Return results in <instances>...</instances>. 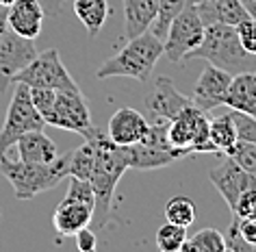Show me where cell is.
Wrapping results in <instances>:
<instances>
[{"instance_id":"14","label":"cell","mask_w":256,"mask_h":252,"mask_svg":"<svg viewBox=\"0 0 256 252\" xmlns=\"http://www.w3.org/2000/svg\"><path fill=\"white\" fill-rule=\"evenodd\" d=\"M148 128L150 122L144 118V113H139L132 107H120L108 120L106 137L118 146H132L146 137Z\"/></svg>"},{"instance_id":"4","label":"cell","mask_w":256,"mask_h":252,"mask_svg":"<svg viewBox=\"0 0 256 252\" xmlns=\"http://www.w3.org/2000/svg\"><path fill=\"white\" fill-rule=\"evenodd\" d=\"M250 57L252 55L239 42L236 27H230V24H208L200 46L184 55L182 61L202 59V61H208L210 66L226 70L230 74H239V72H248Z\"/></svg>"},{"instance_id":"41","label":"cell","mask_w":256,"mask_h":252,"mask_svg":"<svg viewBox=\"0 0 256 252\" xmlns=\"http://www.w3.org/2000/svg\"><path fill=\"white\" fill-rule=\"evenodd\" d=\"M0 154H2V152H0Z\"/></svg>"},{"instance_id":"29","label":"cell","mask_w":256,"mask_h":252,"mask_svg":"<svg viewBox=\"0 0 256 252\" xmlns=\"http://www.w3.org/2000/svg\"><path fill=\"white\" fill-rule=\"evenodd\" d=\"M222 154H228L234 163H239L246 172H250V174H254L256 176V141L236 139L234 144Z\"/></svg>"},{"instance_id":"31","label":"cell","mask_w":256,"mask_h":252,"mask_svg":"<svg viewBox=\"0 0 256 252\" xmlns=\"http://www.w3.org/2000/svg\"><path fill=\"white\" fill-rule=\"evenodd\" d=\"M236 35H239L241 46L252 57H256V18L250 16L243 22L236 24Z\"/></svg>"},{"instance_id":"18","label":"cell","mask_w":256,"mask_h":252,"mask_svg":"<svg viewBox=\"0 0 256 252\" xmlns=\"http://www.w3.org/2000/svg\"><path fill=\"white\" fill-rule=\"evenodd\" d=\"M18 150V159L28 161V163H50L59 157V148L46 133L42 131H28L14 144Z\"/></svg>"},{"instance_id":"33","label":"cell","mask_w":256,"mask_h":252,"mask_svg":"<svg viewBox=\"0 0 256 252\" xmlns=\"http://www.w3.org/2000/svg\"><path fill=\"white\" fill-rule=\"evenodd\" d=\"M256 209V187H250L236 198V202L232 206V215L234 217H250L252 211Z\"/></svg>"},{"instance_id":"13","label":"cell","mask_w":256,"mask_h":252,"mask_svg":"<svg viewBox=\"0 0 256 252\" xmlns=\"http://www.w3.org/2000/svg\"><path fill=\"white\" fill-rule=\"evenodd\" d=\"M230 81H232V74L208 63V66L202 70L200 79L196 81L194 96H191L194 105L200 107L202 111H213V109L222 107L224 100H226Z\"/></svg>"},{"instance_id":"11","label":"cell","mask_w":256,"mask_h":252,"mask_svg":"<svg viewBox=\"0 0 256 252\" xmlns=\"http://www.w3.org/2000/svg\"><path fill=\"white\" fill-rule=\"evenodd\" d=\"M208 178H210V183L215 185V189L222 193V198L226 200L230 211H232L236 198H239L243 191L250 189V187H256L254 174L246 172L239 163H234L228 154H222L220 165H215L213 170L208 172Z\"/></svg>"},{"instance_id":"27","label":"cell","mask_w":256,"mask_h":252,"mask_svg":"<svg viewBox=\"0 0 256 252\" xmlns=\"http://www.w3.org/2000/svg\"><path fill=\"white\" fill-rule=\"evenodd\" d=\"M165 222L189 228L196 222V204L187 196H174L165 204Z\"/></svg>"},{"instance_id":"3","label":"cell","mask_w":256,"mask_h":252,"mask_svg":"<svg viewBox=\"0 0 256 252\" xmlns=\"http://www.w3.org/2000/svg\"><path fill=\"white\" fill-rule=\"evenodd\" d=\"M0 172L11 183L18 200H30L48 189H54L63 178L70 176V154H59L50 163H28L2 152Z\"/></svg>"},{"instance_id":"21","label":"cell","mask_w":256,"mask_h":252,"mask_svg":"<svg viewBox=\"0 0 256 252\" xmlns=\"http://www.w3.org/2000/svg\"><path fill=\"white\" fill-rule=\"evenodd\" d=\"M158 14L156 0H124V20H126V40L137 37L150 31Z\"/></svg>"},{"instance_id":"9","label":"cell","mask_w":256,"mask_h":252,"mask_svg":"<svg viewBox=\"0 0 256 252\" xmlns=\"http://www.w3.org/2000/svg\"><path fill=\"white\" fill-rule=\"evenodd\" d=\"M204 31H206V27H204L200 16H198L196 5H191V7L180 11V14L172 20L168 35H165V40H163V55L168 57V61L180 63L184 59V55L200 46Z\"/></svg>"},{"instance_id":"1","label":"cell","mask_w":256,"mask_h":252,"mask_svg":"<svg viewBox=\"0 0 256 252\" xmlns=\"http://www.w3.org/2000/svg\"><path fill=\"white\" fill-rule=\"evenodd\" d=\"M92 139L96 144V165L92 178H89L96 193L92 224L100 230L111 219L115 189H118V183L124 176V172L130 170V167H128L126 146H118L115 141L106 137V133H98V131L92 133Z\"/></svg>"},{"instance_id":"26","label":"cell","mask_w":256,"mask_h":252,"mask_svg":"<svg viewBox=\"0 0 256 252\" xmlns=\"http://www.w3.org/2000/svg\"><path fill=\"white\" fill-rule=\"evenodd\" d=\"M182 252H226V239L215 228H200L196 235L187 237Z\"/></svg>"},{"instance_id":"23","label":"cell","mask_w":256,"mask_h":252,"mask_svg":"<svg viewBox=\"0 0 256 252\" xmlns=\"http://www.w3.org/2000/svg\"><path fill=\"white\" fill-rule=\"evenodd\" d=\"M208 135H210V141L215 144L217 148V154L226 152L230 146L236 141V126H234V120L232 115L228 113H217L215 118L208 120Z\"/></svg>"},{"instance_id":"32","label":"cell","mask_w":256,"mask_h":252,"mask_svg":"<svg viewBox=\"0 0 256 252\" xmlns=\"http://www.w3.org/2000/svg\"><path fill=\"white\" fill-rule=\"evenodd\" d=\"M56 92H59V89H48V87H28L30 100H33V105H35L37 111H40L42 118L50 111V109H52L54 98H56Z\"/></svg>"},{"instance_id":"25","label":"cell","mask_w":256,"mask_h":252,"mask_svg":"<svg viewBox=\"0 0 256 252\" xmlns=\"http://www.w3.org/2000/svg\"><path fill=\"white\" fill-rule=\"evenodd\" d=\"M156 3H158V14H156L154 24H152V33L156 37H161V40H165L172 20H174L180 11L191 7V5H198L200 0H156Z\"/></svg>"},{"instance_id":"24","label":"cell","mask_w":256,"mask_h":252,"mask_svg":"<svg viewBox=\"0 0 256 252\" xmlns=\"http://www.w3.org/2000/svg\"><path fill=\"white\" fill-rule=\"evenodd\" d=\"M94 165H96V144L92 135H89V137H85V144L78 146L74 152H70V176L89 180Z\"/></svg>"},{"instance_id":"16","label":"cell","mask_w":256,"mask_h":252,"mask_svg":"<svg viewBox=\"0 0 256 252\" xmlns=\"http://www.w3.org/2000/svg\"><path fill=\"white\" fill-rule=\"evenodd\" d=\"M44 18H46V11L40 0H16L11 7H7V27L28 40L40 37Z\"/></svg>"},{"instance_id":"19","label":"cell","mask_w":256,"mask_h":252,"mask_svg":"<svg viewBox=\"0 0 256 252\" xmlns=\"http://www.w3.org/2000/svg\"><path fill=\"white\" fill-rule=\"evenodd\" d=\"M224 105L232 109V111H241L256 118V74L254 72L232 74Z\"/></svg>"},{"instance_id":"39","label":"cell","mask_w":256,"mask_h":252,"mask_svg":"<svg viewBox=\"0 0 256 252\" xmlns=\"http://www.w3.org/2000/svg\"><path fill=\"white\" fill-rule=\"evenodd\" d=\"M250 217H254V219H256V209L252 211V215H250Z\"/></svg>"},{"instance_id":"5","label":"cell","mask_w":256,"mask_h":252,"mask_svg":"<svg viewBox=\"0 0 256 252\" xmlns=\"http://www.w3.org/2000/svg\"><path fill=\"white\" fill-rule=\"evenodd\" d=\"M168 141L174 150H180L184 157L198 152H217L208 135V118L200 107L189 105L174 120L168 122Z\"/></svg>"},{"instance_id":"38","label":"cell","mask_w":256,"mask_h":252,"mask_svg":"<svg viewBox=\"0 0 256 252\" xmlns=\"http://www.w3.org/2000/svg\"><path fill=\"white\" fill-rule=\"evenodd\" d=\"M243 5H246L248 14L252 18H256V0H243Z\"/></svg>"},{"instance_id":"7","label":"cell","mask_w":256,"mask_h":252,"mask_svg":"<svg viewBox=\"0 0 256 252\" xmlns=\"http://www.w3.org/2000/svg\"><path fill=\"white\" fill-rule=\"evenodd\" d=\"M44 122L61 131L78 133L82 137H89L96 131L87 100L80 94V89H59L52 109L44 115Z\"/></svg>"},{"instance_id":"35","label":"cell","mask_w":256,"mask_h":252,"mask_svg":"<svg viewBox=\"0 0 256 252\" xmlns=\"http://www.w3.org/2000/svg\"><path fill=\"white\" fill-rule=\"evenodd\" d=\"M74 239H76V248L80 252H94L96 245H98V235H96V230H92L89 226L80 228L74 235Z\"/></svg>"},{"instance_id":"36","label":"cell","mask_w":256,"mask_h":252,"mask_svg":"<svg viewBox=\"0 0 256 252\" xmlns=\"http://www.w3.org/2000/svg\"><path fill=\"white\" fill-rule=\"evenodd\" d=\"M234 219H236V230H239V235L256 250V219L254 217H234Z\"/></svg>"},{"instance_id":"6","label":"cell","mask_w":256,"mask_h":252,"mask_svg":"<svg viewBox=\"0 0 256 252\" xmlns=\"http://www.w3.org/2000/svg\"><path fill=\"white\" fill-rule=\"evenodd\" d=\"M46 122L35 109L33 100L28 94V85L16 83L14 96H11V105L7 109V118H4L2 131H0V152H7L9 148L28 131H42Z\"/></svg>"},{"instance_id":"30","label":"cell","mask_w":256,"mask_h":252,"mask_svg":"<svg viewBox=\"0 0 256 252\" xmlns=\"http://www.w3.org/2000/svg\"><path fill=\"white\" fill-rule=\"evenodd\" d=\"M230 115H232L234 126H236V139L256 141V118L241 111H232V109H230Z\"/></svg>"},{"instance_id":"40","label":"cell","mask_w":256,"mask_h":252,"mask_svg":"<svg viewBox=\"0 0 256 252\" xmlns=\"http://www.w3.org/2000/svg\"><path fill=\"white\" fill-rule=\"evenodd\" d=\"M0 222H2V211H0Z\"/></svg>"},{"instance_id":"37","label":"cell","mask_w":256,"mask_h":252,"mask_svg":"<svg viewBox=\"0 0 256 252\" xmlns=\"http://www.w3.org/2000/svg\"><path fill=\"white\" fill-rule=\"evenodd\" d=\"M63 3H68V0H46V5H44V11H46V16L56 18V16L61 14Z\"/></svg>"},{"instance_id":"10","label":"cell","mask_w":256,"mask_h":252,"mask_svg":"<svg viewBox=\"0 0 256 252\" xmlns=\"http://www.w3.org/2000/svg\"><path fill=\"white\" fill-rule=\"evenodd\" d=\"M37 57L35 44L28 37H22L7 29L0 37V98L14 85V76L22 72Z\"/></svg>"},{"instance_id":"17","label":"cell","mask_w":256,"mask_h":252,"mask_svg":"<svg viewBox=\"0 0 256 252\" xmlns=\"http://www.w3.org/2000/svg\"><path fill=\"white\" fill-rule=\"evenodd\" d=\"M198 16L204 27L208 24H230L236 27L246 18H250L243 0H200L196 5Z\"/></svg>"},{"instance_id":"34","label":"cell","mask_w":256,"mask_h":252,"mask_svg":"<svg viewBox=\"0 0 256 252\" xmlns=\"http://www.w3.org/2000/svg\"><path fill=\"white\" fill-rule=\"evenodd\" d=\"M224 239H226V252H254L252 245H250L246 239L239 235V230H236V219L234 217H232V222H230Z\"/></svg>"},{"instance_id":"20","label":"cell","mask_w":256,"mask_h":252,"mask_svg":"<svg viewBox=\"0 0 256 252\" xmlns=\"http://www.w3.org/2000/svg\"><path fill=\"white\" fill-rule=\"evenodd\" d=\"M126 154H128V167H132V170H158V167H168L174 161L182 159V152L163 150V148L148 146L144 141L126 146Z\"/></svg>"},{"instance_id":"15","label":"cell","mask_w":256,"mask_h":252,"mask_svg":"<svg viewBox=\"0 0 256 252\" xmlns=\"http://www.w3.org/2000/svg\"><path fill=\"white\" fill-rule=\"evenodd\" d=\"M92 219H94V204L66 196L59 202V206L54 209L52 226H54L56 235L74 237L80 228L92 224Z\"/></svg>"},{"instance_id":"28","label":"cell","mask_w":256,"mask_h":252,"mask_svg":"<svg viewBox=\"0 0 256 252\" xmlns=\"http://www.w3.org/2000/svg\"><path fill=\"white\" fill-rule=\"evenodd\" d=\"M184 241H187V228L172 222H165L156 230V237H154V243L161 252H180Z\"/></svg>"},{"instance_id":"8","label":"cell","mask_w":256,"mask_h":252,"mask_svg":"<svg viewBox=\"0 0 256 252\" xmlns=\"http://www.w3.org/2000/svg\"><path fill=\"white\" fill-rule=\"evenodd\" d=\"M16 83H24L28 87H48V89H80L63 66L59 50L48 48L44 53H37V57L28 63L22 72L14 76Z\"/></svg>"},{"instance_id":"22","label":"cell","mask_w":256,"mask_h":252,"mask_svg":"<svg viewBox=\"0 0 256 252\" xmlns=\"http://www.w3.org/2000/svg\"><path fill=\"white\" fill-rule=\"evenodd\" d=\"M74 14L85 27L89 37H96L106 24L111 9L106 0H74Z\"/></svg>"},{"instance_id":"2","label":"cell","mask_w":256,"mask_h":252,"mask_svg":"<svg viewBox=\"0 0 256 252\" xmlns=\"http://www.w3.org/2000/svg\"><path fill=\"white\" fill-rule=\"evenodd\" d=\"M161 57L163 40L152 31H146L137 37H130L124 48L102 63L96 72V79H135L139 83H148Z\"/></svg>"},{"instance_id":"42","label":"cell","mask_w":256,"mask_h":252,"mask_svg":"<svg viewBox=\"0 0 256 252\" xmlns=\"http://www.w3.org/2000/svg\"><path fill=\"white\" fill-rule=\"evenodd\" d=\"M254 74H256V72H254Z\"/></svg>"},{"instance_id":"12","label":"cell","mask_w":256,"mask_h":252,"mask_svg":"<svg viewBox=\"0 0 256 252\" xmlns=\"http://www.w3.org/2000/svg\"><path fill=\"white\" fill-rule=\"evenodd\" d=\"M189 105H194V100L178 92L176 85L168 76L154 79L148 96H146V107H148V111L154 115L156 120H165V122L174 120L176 115L184 111Z\"/></svg>"}]
</instances>
